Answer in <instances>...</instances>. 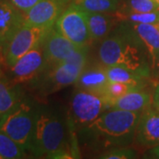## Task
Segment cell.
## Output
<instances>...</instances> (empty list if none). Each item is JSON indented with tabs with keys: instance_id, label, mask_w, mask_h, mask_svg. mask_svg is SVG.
<instances>
[{
	"instance_id": "6da1fadb",
	"label": "cell",
	"mask_w": 159,
	"mask_h": 159,
	"mask_svg": "<svg viewBox=\"0 0 159 159\" xmlns=\"http://www.w3.org/2000/svg\"><path fill=\"white\" fill-rule=\"evenodd\" d=\"M142 112L109 109L89 125L78 130L81 149L98 154L134 143L137 124Z\"/></svg>"
},
{
	"instance_id": "7a4b0ae2",
	"label": "cell",
	"mask_w": 159,
	"mask_h": 159,
	"mask_svg": "<svg viewBox=\"0 0 159 159\" xmlns=\"http://www.w3.org/2000/svg\"><path fill=\"white\" fill-rule=\"evenodd\" d=\"M97 55L99 61L105 66H122L144 76L152 77L142 43L125 22H119L102 40Z\"/></svg>"
},
{
	"instance_id": "3957f363",
	"label": "cell",
	"mask_w": 159,
	"mask_h": 159,
	"mask_svg": "<svg viewBox=\"0 0 159 159\" xmlns=\"http://www.w3.org/2000/svg\"><path fill=\"white\" fill-rule=\"evenodd\" d=\"M67 120L57 107H37L29 151L35 157L66 158Z\"/></svg>"
},
{
	"instance_id": "277c9868",
	"label": "cell",
	"mask_w": 159,
	"mask_h": 159,
	"mask_svg": "<svg viewBox=\"0 0 159 159\" xmlns=\"http://www.w3.org/2000/svg\"><path fill=\"white\" fill-rule=\"evenodd\" d=\"M37 107L27 101H20L0 119V131L29 151L34 133Z\"/></svg>"
},
{
	"instance_id": "5b68a950",
	"label": "cell",
	"mask_w": 159,
	"mask_h": 159,
	"mask_svg": "<svg viewBox=\"0 0 159 159\" xmlns=\"http://www.w3.org/2000/svg\"><path fill=\"white\" fill-rule=\"evenodd\" d=\"M85 68V66L67 61L48 65L34 81L40 93L48 96L68 86L75 84Z\"/></svg>"
},
{
	"instance_id": "8992f818",
	"label": "cell",
	"mask_w": 159,
	"mask_h": 159,
	"mask_svg": "<svg viewBox=\"0 0 159 159\" xmlns=\"http://www.w3.org/2000/svg\"><path fill=\"white\" fill-rule=\"evenodd\" d=\"M72 123L76 128L89 125L110 109L105 97L94 92L76 89L71 98Z\"/></svg>"
},
{
	"instance_id": "52a82bcc",
	"label": "cell",
	"mask_w": 159,
	"mask_h": 159,
	"mask_svg": "<svg viewBox=\"0 0 159 159\" xmlns=\"http://www.w3.org/2000/svg\"><path fill=\"white\" fill-rule=\"evenodd\" d=\"M53 25L33 26L23 24L12 36L3 56L6 65L11 67L26 53L42 43Z\"/></svg>"
},
{
	"instance_id": "ba28073f",
	"label": "cell",
	"mask_w": 159,
	"mask_h": 159,
	"mask_svg": "<svg viewBox=\"0 0 159 159\" xmlns=\"http://www.w3.org/2000/svg\"><path fill=\"white\" fill-rule=\"evenodd\" d=\"M54 27L79 47L89 45L91 42L87 12L72 2L57 18Z\"/></svg>"
},
{
	"instance_id": "9c48e42d",
	"label": "cell",
	"mask_w": 159,
	"mask_h": 159,
	"mask_svg": "<svg viewBox=\"0 0 159 159\" xmlns=\"http://www.w3.org/2000/svg\"><path fill=\"white\" fill-rule=\"evenodd\" d=\"M43 42L26 53L10 67L13 84L34 81L47 67Z\"/></svg>"
},
{
	"instance_id": "30bf717a",
	"label": "cell",
	"mask_w": 159,
	"mask_h": 159,
	"mask_svg": "<svg viewBox=\"0 0 159 159\" xmlns=\"http://www.w3.org/2000/svg\"><path fill=\"white\" fill-rule=\"evenodd\" d=\"M72 0H42L24 11V24L33 26L53 25Z\"/></svg>"
},
{
	"instance_id": "8fae6325",
	"label": "cell",
	"mask_w": 159,
	"mask_h": 159,
	"mask_svg": "<svg viewBox=\"0 0 159 159\" xmlns=\"http://www.w3.org/2000/svg\"><path fill=\"white\" fill-rule=\"evenodd\" d=\"M141 42L147 55L151 76L156 78L159 66V31L155 24L125 22Z\"/></svg>"
},
{
	"instance_id": "7c38bea8",
	"label": "cell",
	"mask_w": 159,
	"mask_h": 159,
	"mask_svg": "<svg viewBox=\"0 0 159 159\" xmlns=\"http://www.w3.org/2000/svg\"><path fill=\"white\" fill-rule=\"evenodd\" d=\"M23 24V11L10 0H0V53L4 54L9 42Z\"/></svg>"
},
{
	"instance_id": "4fadbf2b",
	"label": "cell",
	"mask_w": 159,
	"mask_h": 159,
	"mask_svg": "<svg viewBox=\"0 0 159 159\" xmlns=\"http://www.w3.org/2000/svg\"><path fill=\"white\" fill-rule=\"evenodd\" d=\"M134 143L145 148L159 145V110L153 105L142 111L137 124Z\"/></svg>"
},
{
	"instance_id": "5bb4252c",
	"label": "cell",
	"mask_w": 159,
	"mask_h": 159,
	"mask_svg": "<svg viewBox=\"0 0 159 159\" xmlns=\"http://www.w3.org/2000/svg\"><path fill=\"white\" fill-rule=\"evenodd\" d=\"M43 44L48 65L65 61L79 48V46L66 38L54 26L47 34Z\"/></svg>"
},
{
	"instance_id": "9a60e30c",
	"label": "cell",
	"mask_w": 159,
	"mask_h": 159,
	"mask_svg": "<svg viewBox=\"0 0 159 159\" xmlns=\"http://www.w3.org/2000/svg\"><path fill=\"white\" fill-rule=\"evenodd\" d=\"M152 105V93L143 89H133L124 96L109 102L110 109L132 112H142Z\"/></svg>"
},
{
	"instance_id": "2e32d148",
	"label": "cell",
	"mask_w": 159,
	"mask_h": 159,
	"mask_svg": "<svg viewBox=\"0 0 159 159\" xmlns=\"http://www.w3.org/2000/svg\"><path fill=\"white\" fill-rule=\"evenodd\" d=\"M109 79L105 66H94L86 67L76 81V89L94 92L103 96Z\"/></svg>"
},
{
	"instance_id": "e0dca14e",
	"label": "cell",
	"mask_w": 159,
	"mask_h": 159,
	"mask_svg": "<svg viewBox=\"0 0 159 159\" xmlns=\"http://www.w3.org/2000/svg\"><path fill=\"white\" fill-rule=\"evenodd\" d=\"M86 12L92 42L104 39L119 23L114 12Z\"/></svg>"
},
{
	"instance_id": "ac0fdd59",
	"label": "cell",
	"mask_w": 159,
	"mask_h": 159,
	"mask_svg": "<svg viewBox=\"0 0 159 159\" xmlns=\"http://www.w3.org/2000/svg\"><path fill=\"white\" fill-rule=\"evenodd\" d=\"M105 70L110 81L124 83L134 89H145L150 78L122 66H105Z\"/></svg>"
},
{
	"instance_id": "d6986e66",
	"label": "cell",
	"mask_w": 159,
	"mask_h": 159,
	"mask_svg": "<svg viewBox=\"0 0 159 159\" xmlns=\"http://www.w3.org/2000/svg\"><path fill=\"white\" fill-rule=\"evenodd\" d=\"M20 101L21 92L19 86L6 80H0V119Z\"/></svg>"
},
{
	"instance_id": "ffe728a7",
	"label": "cell",
	"mask_w": 159,
	"mask_h": 159,
	"mask_svg": "<svg viewBox=\"0 0 159 159\" xmlns=\"http://www.w3.org/2000/svg\"><path fill=\"white\" fill-rule=\"evenodd\" d=\"M120 0H72V3L88 12L111 13L118 10Z\"/></svg>"
},
{
	"instance_id": "44dd1931",
	"label": "cell",
	"mask_w": 159,
	"mask_h": 159,
	"mask_svg": "<svg viewBox=\"0 0 159 159\" xmlns=\"http://www.w3.org/2000/svg\"><path fill=\"white\" fill-rule=\"evenodd\" d=\"M26 150L11 138L0 131V159L24 158Z\"/></svg>"
},
{
	"instance_id": "7402d4cb",
	"label": "cell",
	"mask_w": 159,
	"mask_h": 159,
	"mask_svg": "<svg viewBox=\"0 0 159 159\" xmlns=\"http://www.w3.org/2000/svg\"><path fill=\"white\" fill-rule=\"evenodd\" d=\"M159 11V6L154 0H120L118 10L122 13L150 12Z\"/></svg>"
},
{
	"instance_id": "603a6c76",
	"label": "cell",
	"mask_w": 159,
	"mask_h": 159,
	"mask_svg": "<svg viewBox=\"0 0 159 159\" xmlns=\"http://www.w3.org/2000/svg\"><path fill=\"white\" fill-rule=\"evenodd\" d=\"M114 15L119 23L157 24L159 22V11H150V12H128V13L115 11Z\"/></svg>"
},
{
	"instance_id": "cb8c5ba5",
	"label": "cell",
	"mask_w": 159,
	"mask_h": 159,
	"mask_svg": "<svg viewBox=\"0 0 159 159\" xmlns=\"http://www.w3.org/2000/svg\"><path fill=\"white\" fill-rule=\"evenodd\" d=\"M95 157L101 159H134L138 157V153L135 149L127 146L109 149L98 154Z\"/></svg>"
},
{
	"instance_id": "d4e9b609",
	"label": "cell",
	"mask_w": 159,
	"mask_h": 159,
	"mask_svg": "<svg viewBox=\"0 0 159 159\" xmlns=\"http://www.w3.org/2000/svg\"><path fill=\"white\" fill-rule=\"evenodd\" d=\"M133 89H134L132 87L126 85V84L109 80L105 91H104V94H103V97H105L109 104V102L111 101L124 96L125 94L128 93L129 91L133 90Z\"/></svg>"
},
{
	"instance_id": "484cf974",
	"label": "cell",
	"mask_w": 159,
	"mask_h": 159,
	"mask_svg": "<svg viewBox=\"0 0 159 159\" xmlns=\"http://www.w3.org/2000/svg\"><path fill=\"white\" fill-rule=\"evenodd\" d=\"M10 1L18 9H20V11L24 12V11H28L32 6L36 5L38 2L42 0H10Z\"/></svg>"
},
{
	"instance_id": "4316f807",
	"label": "cell",
	"mask_w": 159,
	"mask_h": 159,
	"mask_svg": "<svg viewBox=\"0 0 159 159\" xmlns=\"http://www.w3.org/2000/svg\"><path fill=\"white\" fill-rule=\"evenodd\" d=\"M143 158L159 159V145L148 148L147 151L143 154Z\"/></svg>"
},
{
	"instance_id": "83f0119b",
	"label": "cell",
	"mask_w": 159,
	"mask_h": 159,
	"mask_svg": "<svg viewBox=\"0 0 159 159\" xmlns=\"http://www.w3.org/2000/svg\"><path fill=\"white\" fill-rule=\"evenodd\" d=\"M152 105L159 110V82L156 85L152 92Z\"/></svg>"
},
{
	"instance_id": "f1b7e54d",
	"label": "cell",
	"mask_w": 159,
	"mask_h": 159,
	"mask_svg": "<svg viewBox=\"0 0 159 159\" xmlns=\"http://www.w3.org/2000/svg\"><path fill=\"white\" fill-rule=\"evenodd\" d=\"M155 79H157L159 80V66L158 69H157V75H156V78Z\"/></svg>"
},
{
	"instance_id": "f546056e",
	"label": "cell",
	"mask_w": 159,
	"mask_h": 159,
	"mask_svg": "<svg viewBox=\"0 0 159 159\" xmlns=\"http://www.w3.org/2000/svg\"><path fill=\"white\" fill-rule=\"evenodd\" d=\"M156 25V27L157 28V29H158V31H159V22H157V24H155Z\"/></svg>"
},
{
	"instance_id": "4dcf8cb0",
	"label": "cell",
	"mask_w": 159,
	"mask_h": 159,
	"mask_svg": "<svg viewBox=\"0 0 159 159\" xmlns=\"http://www.w3.org/2000/svg\"><path fill=\"white\" fill-rule=\"evenodd\" d=\"M154 1H155V2H156V3H157V4L159 6V0H154Z\"/></svg>"
}]
</instances>
